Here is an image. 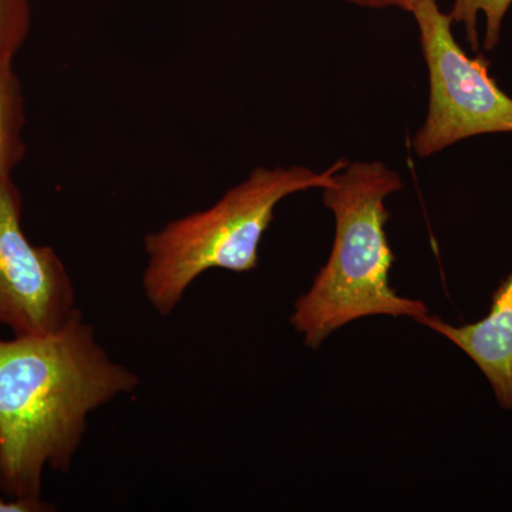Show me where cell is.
<instances>
[{
	"mask_svg": "<svg viewBox=\"0 0 512 512\" xmlns=\"http://www.w3.org/2000/svg\"><path fill=\"white\" fill-rule=\"evenodd\" d=\"M138 384L80 311L49 335L0 339V494L43 503V473H69L87 416Z\"/></svg>",
	"mask_w": 512,
	"mask_h": 512,
	"instance_id": "obj_1",
	"label": "cell"
},
{
	"mask_svg": "<svg viewBox=\"0 0 512 512\" xmlns=\"http://www.w3.org/2000/svg\"><path fill=\"white\" fill-rule=\"evenodd\" d=\"M403 188L402 177L382 161L348 163L323 188V204L335 217L328 262L295 302L291 325L308 348L318 349L336 330L369 316L427 315L419 299L390 286L394 254L387 239L386 198Z\"/></svg>",
	"mask_w": 512,
	"mask_h": 512,
	"instance_id": "obj_2",
	"label": "cell"
},
{
	"mask_svg": "<svg viewBox=\"0 0 512 512\" xmlns=\"http://www.w3.org/2000/svg\"><path fill=\"white\" fill-rule=\"evenodd\" d=\"M346 164L325 171L302 165L258 167L207 210L167 222L144 238L143 289L154 311L168 316L185 292L210 269L244 274L259 262V245L275 220L279 202L298 192L328 187Z\"/></svg>",
	"mask_w": 512,
	"mask_h": 512,
	"instance_id": "obj_3",
	"label": "cell"
},
{
	"mask_svg": "<svg viewBox=\"0 0 512 512\" xmlns=\"http://www.w3.org/2000/svg\"><path fill=\"white\" fill-rule=\"evenodd\" d=\"M429 70V111L414 134L421 158L480 134L512 133V99L490 76V62L467 55L453 35V19L439 0H417L412 13Z\"/></svg>",
	"mask_w": 512,
	"mask_h": 512,
	"instance_id": "obj_4",
	"label": "cell"
},
{
	"mask_svg": "<svg viewBox=\"0 0 512 512\" xmlns=\"http://www.w3.org/2000/svg\"><path fill=\"white\" fill-rule=\"evenodd\" d=\"M22 194L12 175L0 181V326L15 336H42L74 313L72 279L55 249L39 247L22 227Z\"/></svg>",
	"mask_w": 512,
	"mask_h": 512,
	"instance_id": "obj_5",
	"label": "cell"
},
{
	"mask_svg": "<svg viewBox=\"0 0 512 512\" xmlns=\"http://www.w3.org/2000/svg\"><path fill=\"white\" fill-rule=\"evenodd\" d=\"M416 322L463 350L487 377L498 404L512 410V271L495 289L484 319L454 326L427 313Z\"/></svg>",
	"mask_w": 512,
	"mask_h": 512,
	"instance_id": "obj_6",
	"label": "cell"
},
{
	"mask_svg": "<svg viewBox=\"0 0 512 512\" xmlns=\"http://www.w3.org/2000/svg\"><path fill=\"white\" fill-rule=\"evenodd\" d=\"M25 96L13 64L0 70V181L10 177L26 154Z\"/></svg>",
	"mask_w": 512,
	"mask_h": 512,
	"instance_id": "obj_7",
	"label": "cell"
},
{
	"mask_svg": "<svg viewBox=\"0 0 512 512\" xmlns=\"http://www.w3.org/2000/svg\"><path fill=\"white\" fill-rule=\"evenodd\" d=\"M512 0H454L450 16L453 22L461 23L466 28L471 49H478L477 20L478 15L485 16L484 49L493 50L500 40L501 26L511 8Z\"/></svg>",
	"mask_w": 512,
	"mask_h": 512,
	"instance_id": "obj_8",
	"label": "cell"
},
{
	"mask_svg": "<svg viewBox=\"0 0 512 512\" xmlns=\"http://www.w3.org/2000/svg\"><path fill=\"white\" fill-rule=\"evenodd\" d=\"M30 20V0H0V70L13 64L28 39Z\"/></svg>",
	"mask_w": 512,
	"mask_h": 512,
	"instance_id": "obj_9",
	"label": "cell"
},
{
	"mask_svg": "<svg viewBox=\"0 0 512 512\" xmlns=\"http://www.w3.org/2000/svg\"><path fill=\"white\" fill-rule=\"evenodd\" d=\"M360 8L367 9H400L403 12L412 13L417 0H346Z\"/></svg>",
	"mask_w": 512,
	"mask_h": 512,
	"instance_id": "obj_10",
	"label": "cell"
},
{
	"mask_svg": "<svg viewBox=\"0 0 512 512\" xmlns=\"http://www.w3.org/2000/svg\"><path fill=\"white\" fill-rule=\"evenodd\" d=\"M55 508L50 504L26 503V501L9 500L0 494V512H46L53 511Z\"/></svg>",
	"mask_w": 512,
	"mask_h": 512,
	"instance_id": "obj_11",
	"label": "cell"
}]
</instances>
